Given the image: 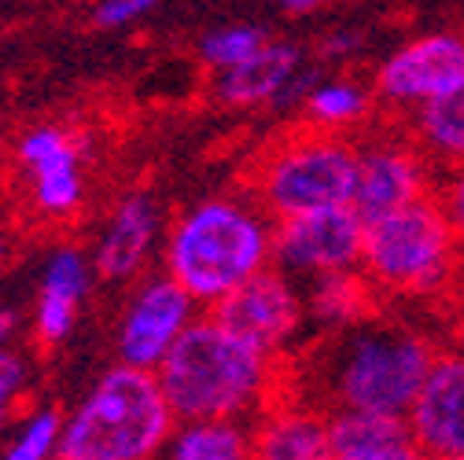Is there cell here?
Instances as JSON below:
<instances>
[{
  "instance_id": "1",
  "label": "cell",
  "mask_w": 464,
  "mask_h": 460,
  "mask_svg": "<svg viewBox=\"0 0 464 460\" xmlns=\"http://www.w3.org/2000/svg\"><path fill=\"white\" fill-rule=\"evenodd\" d=\"M273 217L251 196H210L185 206L162 236V273L199 306H218L273 265Z\"/></svg>"
},
{
  "instance_id": "2",
  "label": "cell",
  "mask_w": 464,
  "mask_h": 460,
  "mask_svg": "<svg viewBox=\"0 0 464 460\" xmlns=\"http://www.w3.org/2000/svg\"><path fill=\"white\" fill-rule=\"evenodd\" d=\"M159 387L178 420L240 417L255 420L276 398L280 358L251 347L214 313L196 317L155 369Z\"/></svg>"
},
{
  "instance_id": "3",
  "label": "cell",
  "mask_w": 464,
  "mask_h": 460,
  "mask_svg": "<svg viewBox=\"0 0 464 460\" xmlns=\"http://www.w3.org/2000/svg\"><path fill=\"white\" fill-rule=\"evenodd\" d=\"M435 361V347L405 324H380L376 317L339 328L314 358V406L410 413L413 398Z\"/></svg>"
},
{
  "instance_id": "4",
  "label": "cell",
  "mask_w": 464,
  "mask_h": 460,
  "mask_svg": "<svg viewBox=\"0 0 464 460\" xmlns=\"http://www.w3.org/2000/svg\"><path fill=\"white\" fill-rule=\"evenodd\" d=\"M178 424L151 369L119 361L67 413L63 460H148Z\"/></svg>"
},
{
  "instance_id": "5",
  "label": "cell",
  "mask_w": 464,
  "mask_h": 460,
  "mask_svg": "<svg viewBox=\"0 0 464 460\" xmlns=\"http://www.w3.org/2000/svg\"><path fill=\"white\" fill-rule=\"evenodd\" d=\"M362 273L376 295L435 299L450 295L464 273V244L435 196H420L365 221Z\"/></svg>"
},
{
  "instance_id": "6",
  "label": "cell",
  "mask_w": 464,
  "mask_h": 460,
  "mask_svg": "<svg viewBox=\"0 0 464 460\" xmlns=\"http://www.w3.org/2000/svg\"><path fill=\"white\" fill-rule=\"evenodd\" d=\"M354 174L358 144L343 133L306 126L303 133H292L287 140L262 151L247 188L276 221L332 203H351Z\"/></svg>"
},
{
  "instance_id": "7",
  "label": "cell",
  "mask_w": 464,
  "mask_h": 460,
  "mask_svg": "<svg viewBox=\"0 0 464 460\" xmlns=\"http://www.w3.org/2000/svg\"><path fill=\"white\" fill-rule=\"evenodd\" d=\"M365 217L351 203H332L276 217L273 225V265L299 283L328 273L362 269Z\"/></svg>"
},
{
  "instance_id": "8",
  "label": "cell",
  "mask_w": 464,
  "mask_h": 460,
  "mask_svg": "<svg viewBox=\"0 0 464 460\" xmlns=\"http://www.w3.org/2000/svg\"><path fill=\"white\" fill-rule=\"evenodd\" d=\"M210 313L240 339H247L251 347L284 358L292 350V342L299 339L306 324V295L299 280L280 273L276 265L255 273L247 283H240L237 292H228Z\"/></svg>"
},
{
  "instance_id": "9",
  "label": "cell",
  "mask_w": 464,
  "mask_h": 460,
  "mask_svg": "<svg viewBox=\"0 0 464 460\" xmlns=\"http://www.w3.org/2000/svg\"><path fill=\"white\" fill-rule=\"evenodd\" d=\"M199 302L173 280L169 273L144 276L122 310L119 331H114V347L119 361L137 369H159L162 358L178 347V339L188 331V324L199 317Z\"/></svg>"
},
{
  "instance_id": "10",
  "label": "cell",
  "mask_w": 464,
  "mask_h": 460,
  "mask_svg": "<svg viewBox=\"0 0 464 460\" xmlns=\"http://www.w3.org/2000/svg\"><path fill=\"white\" fill-rule=\"evenodd\" d=\"M464 74V34L435 30L394 48L372 74L376 107L391 114H413L428 100H435L446 85Z\"/></svg>"
},
{
  "instance_id": "11",
  "label": "cell",
  "mask_w": 464,
  "mask_h": 460,
  "mask_svg": "<svg viewBox=\"0 0 464 460\" xmlns=\"http://www.w3.org/2000/svg\"><path fill=\"white\" fill-rule=\"evenodd\" d=\"M420 196H431V162L410 133H380L358 144V174L351 206L372 221Z\"/></svg>"
},
{
  "instance_id": "12",
  "label": "cell",
  "mask_w": 464,
  "mask_h": 460,
  "mask_svg": "<svg viewBox=\"0 0 464 460\" xmlns=\"http://www.w3.org/2000/svg\"><path fill=\"white\" fill-rule=\"evenodd\" d=\"M19 166L26 169L30 203L37 214L63 221L74 217L85 203V144L63 126H37L30 129L19 148Z\"/></svg>"
},
{
  "instance_id": "13",
  "label": "cell",
  "mask_w": 464,
  "mask_h": 460,
  "mask_svg": "<svg viewBox=\"0 0 464 460\" xmlns=\"http://www.w3.org/2000/svg\"><path fill=\"white\" fill-rule=\"evenodd\" d=\"M405 420L420 456L464 460V350L435 354Z\"/></svg>"
},
{
  "instance_id": "14",
  "label": "cell",
  "mask_w": 464,
  "mask_h": 460,
  "mask_svg": "<svg viewBox=\"0 0 464 460\" xmlns=\"http://www.w3.org/2000/svg\"><path fill=\"white\" fill-rule=\"evenodd\" d=\"M162 214L148 192H130L114 203L100 236L92 244V269L100 280L126 283L137 280L162 244Z\"/></svg>"
},
{
  "instance_id": "15",
  "label": "cell",
  "mask_w": 464,
  "mask_h": 460,
  "mask_svg": "<svg viewBox=\"0 0 464 460\" xmlns=\"http://www.w3.org/2000/svg\"><path fill=\"white\" fill-rule=\"evenodd\" d=\"M417 438L401 413L332 409L328 460H417Z\"/></svg>"
},
{
  "instance_id": "16",
  "label": "cell",
  "mask_w": 464,
  "mask_h": 460,
  "mask_svg": "<svg viewBox=\"0 0 464 460\" xmlns=\"http://www.w3.org/2000/svg\"><path fill=\"white\" fill-rule=\"evenodd\" d=\"M303 71V52L284 41H266L251 60L214 74V92L228 107H276L280 92Z\"/></svg>"
},
{
  "instance_id": "17",
  "label": "cell",
  "mask_w": 464,
  "mask_h": 460,
  "mask_svg": "<svg viewBox=\"0 0 464 460\" xmlns=\"http://www.w3.org/2000/svg\"><path fill=\"white\" fill-rule=\"evenodd\" d=\"M255 456L262 460H328V413L321 406L269 401L255 417Z\"/></svg>"
},
{
  "instance_id": "18",
  "label": "cell",
  "mask_w": 464,
  "mask_h": 460,
  "mask_svg": "<svg viewBox=\"0 0 464 460\" xmlns=\"http://www.w3.org/2000/svg\"><path fill=\"white\" fill-rule=\"evenodd\" d=\"M410 137L428 155L431 169L446 174L464 166V74L410 114Z\"/></svg>"
},
{
  "instance_id": "19",
  "label": "cell",
  "mask_w": 464,
  "mask_h": 460,
  "mask_svg": "<svg viewBox=\"0 0 464 460\" xmlns=\"http://www.w3.org/2000/svg\"><path fill=\"white\" fill-rule=\"evenodd\" d=\"M162 453L173 460H247L255 456V420H240V417L178 420Z\"/></svg>"
},
{
  "instance_id": "20",
  "label": "cell",
  "mask_w": 464,
  "mask_h": 460,
  "mask_svg": "<svg viewBox=\"0 0 464 460\" xmlns=\"http://www.w3.org/2000/svg\"><path fill=\"white\" fill-rule=\"evenodd\" d=\"M303 295H306V313L332 331L376 317V287L362 269L317 276L306 283Z\"/></svg>"
},
{
  "instance_id": "21",
  "label": "cell",
  "mask_w": 464,
  "mask_h": 460,
  "mask_svg": "<svg viewBox=\"0 0 464 460\" xmlns=\"http://www.w3.org/2000/svg\"><path fill=\"white\" fill-rule=\"evenodd\" d=\"M376 107V92L372 85L358 81V78H317L310 85V92L303 96V114H306V126L324 129V133H343L362 126Z\"/></svg>"
},
{
  "instance_id": "22",
  "label": "cell",
  "mask_w": 464,
  "mask_h": 460,
  "mask_svg": "<svg viewBox=\"0 0 464 460\" xmlns=\"http://www.w3.org/2000/svg\"><path fill=\"white\" fill-rule=\"evenodd\" d=\"M63 427H67V417L55 406L23 409L8 424V431L0 435V442H5L0 453L8 460H52V456H60Z\"/></svg>"
},
{
  "instance_id": "23",
  "label": "cell",
  "mask_w": 464,
  "mask_h": 460,
  "mask_svg": "<svg viewBox=\"0 0 464 460\" xmlns=\"http://www.w3.org/2000/svg\"><path fill=\"white\" fill-rule=\"evenodd\" d=\"M269 41V34L262 26H251V23H237V26H221L214 34H207L199 41V60L203 67H210L214 74L237 67Z\"/></svg>"
},
{
  "instance_id": "24",
  "label": "cell",
  "mask_w": 464,
  "mask_h": 460,
  "mask_svg": "<svg viewBox=\"0 0 464 460\" xmlns=\"http://www.w3.org/2000/svg\"><path fill=\"white\" fill-rule=\"evenodd\" d=\"M85 299H74L67 292H55V287H41L37 292V306H34V339L41 347H60L71 339L74 324H78V310Z\"/></svg>"
},
{
  "instance_id": "25",
  "label": "cell",
  "mask_w": 464,
  "mask_h": 460,
  "mask_svg": "<svg viewBox=\"0 0 464 460\" xmlns=\"http://www.w3.org/2000/svg\"><path fill=\"white\" fill-rule=\"evenodd\" d=\"M30 394V361L15 347H0V435L26 409Z\"/></svg>"
},
{
  "instance_id": "26",
  "label": "cell",
  "mask_w": 464,
  "mask_h": 460,
  "mask_svg": "<svg viewBox=\"0 0 464 460\" xmlns=\"http://www.w3.org/2000/svg\"><path fill=\"white\" fill-rule=\"evenodd\" d=\"M162 0H100L96 12H92V23L100 30H122L144 15H151Z\"/></svg>"
},
{
  "instance_id": "27",
  "label": "cell",
  "mask_w": 464,
  "mask_h": 460,
  "mask_svg": "<svg viewBox=\"0 0 464 460\" xmlns=\"http://www.w3.org/2000/svg\"><path fill=\"white\" fill-rule=\"evenodd\" d=\"M435 199L442 203V210H446V217H450V225H453L457 240L464 244V166L446 169V174H442V185H439V192H435Z\"/></svg>"
},
{
  "instance_id": "28",
  "label": "cell",
  "mask_w": 464,
  "mask_h": 460,
  "mask_svg": "<svg viewBox=\"0 0 464 460\" xmlns=\"http://www.w3.org/2000/svg\"><path fill=\"white\" fill-rule=\"evenodd\" d=\"M358 44H362V37L354 30H339V34L321 41V55H324V60H346V55L358 52Z\"/></svg>"
},
{
  "instance_id": "29",
  "label": "cell",
  "mask_w": 464,
  "mask_h": 460,
  "mask_svg": "<svg viewBox=\"0 0 464 460\" xmlns=\"http://www.w3.org/2000/svg\"><path fill=\"white\" fill-rule=\"evenodd\" d=\"M19 328H23L19 310H12V306H0V347H15V335H19Z\"/></svg>"
},
{
  "instance_id": "30",
  "label": "cell",
  "mask_w": 464,
  "mask_h": 460,
  "mask_svg": "<svg viewBox=\"0 0 464 460\" xmlns=\"http://www.w3.org/2000/svg\"><path fill=\"white\" fill-rule=\"evenodd\" d=\"M328 5V0H280V8L287 12V15H314V12H321Z\"/></svg>"
},
{
  "instance_id": "31",
  "label": "cell",
  "mask_w": 464,
  "mask_h": 460,
  "mask_svg": "<svg viewBox=\"0 0 464 460\" xmlns=\"http://www.w3.org/2000/svg\"><path fill=\"white\" fill-rule=\"evenodd\" d=\"M8 258H12V240H8L5 228H0V265H5Z\"/></svg>"
},
{
  "instance_id": "32",
  "label": "cell",
  "mask_w": 464,
  "mask_h": 460,
  "mask_svg": "<svg viewBox=\"0 0 464 460\" xmlns=\"http://www.w3.org/2000/svg\"><path fill=\"white\" fill-rule=\"evenodd\" d=\"M457 287H464V273H460V283H457Z\"/></svg>"
}]
</instances>
